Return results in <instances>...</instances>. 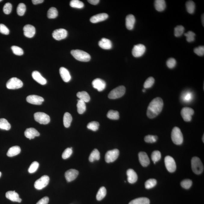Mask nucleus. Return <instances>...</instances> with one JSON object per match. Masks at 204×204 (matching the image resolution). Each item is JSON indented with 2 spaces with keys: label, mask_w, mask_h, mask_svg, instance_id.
<instances>
[{
  "label": "nucleus",
  "mask_w": 204,
  "mask_h": 204,
  "mask_svg": "<svg viewBox=\"0 0 204 204\" xmlns=\"http://www.w3.org/2000/svg\"><path fill=\"white\" fill-rule=\"evenodd\" d=\"M163 106V102L160 97H157L150 102L147 108V115L149 118H153L161 113Z\"/></svg>",
  "instance_id": "1"
},
{
  "label": "nucleus",
  "mask_w": 204,
  "mask_h": 204,
  "mask_svg": "<svg viewBox=\"0 0 204 204\" xmlns=\"http://www.w3.org/2000/svg\"><path fill=\"white\" fill-rule=\"evenodd\" d=\"M71 54L76 60L81 62H88L91 60V57L88 53L80 50H73Z\"/></svg>",
  "instance_id": "2"
},
{
  "label": "nucleus",
  "mask_w": 204,
  "mask_h": 204,
  "mask_svg": "<svg viewBox=\"0 0 204 204\" xmlns=\"http://www.w3.org/2000/svg\"><path fill=\"white\" fill-rule=\"evenodd\" d=\"M171 138L174 144L180 145L182 144L183 141V137L180 128L175 127L173 128L171 133Z\"/></svg>",
  "instance_id": "3"
},
{
  "label": "nucleus",
  "mask_w": 204,
  "mask_h": 204,
  "mask_svg": "<svg viewBox=\"0 0 204 204\" xmlns=\"http://www.w3.org/2000/svg\"><path fill=\"white\" fill-rule=\"evenodd\" d=\"M192 170L195 174L199 175L202 173L204 170L203 165L199 158L195 156L191 160Z\"/></svg>",
  "instance_id": "4"
},
{
  "label": "nucleus",
  "mask_w": 204,
  "mask_h": 204,
  "mask_svg": "<svg viewBox=\"0 0 204 204\" xmlns=\"http://www.w3.org/2000/svg\"><path fill=\"white\" fill-rule=\"evenodd\" d=\"M125 87L123 85H121L112 90L109 93L108 97L109 99H110L120 98L125 94Z\"/></svg>",
  "instance_id": "5"
},
{
  "label": "nucleus",
  "mask_w": 204,
  "mask_h": 204,
  "mask_svg": "<svg viewBox=\"0 0 204 204\" xmlns=\"http://www.w3.org/2000/svg\"><path fill=\"white\" fill-rule=\"evenodd\" d=\"M23 82L18 78L13 77L9 80L6 84L7 88L9 89H17L23 86Z\"/></svg>",
  "instance_id": "6"
},
{
  "label": "nucleus",
  "mask_w": 204,
  "mask_h": 204,
  "mask_svg": "<svg viewBox=\"0 0 204 204\" xmlns=\"http://www.w3.org/2000/svg\"><path fill=\"white\" fill-rule=\"evenodd\" d=\"M34 118L36 122L42 125H47L50 121V116L43 112H38L34 114Z\"/></svg>",
  "instance_id": "7"
},
{
  "label": "nucleus",
  "mask_w": 204,
  "mask_h": 204,
  "mask_svg": "<svg viewBox=\"0 0 204 204\" xmlns=\"http://www.w3.org/2000/svg\"><path fill=\"white\" fill-rule=\"evenodd\" d=\"M50 178L48 176L44 175L37 180L34 184L35 188L38 190H42L48 185L49 182Z\"/></svg>",
  "instance_id": "8"
},
{
  "label": "nucleus",
  "mask_w": 204,
  "mask_h": 204,
  "mask_svg": "<svg viewBox=\"0 0 204 204\" xmlns=\"http://www.w3.org/2000/svg\"><path fill=\"white\" fill-rule=\"evenodd\" d=\"M119 153V150L117 149L109 150L106 153L105 159L107 163L113 162L118 159Z\"/></svg>",
  "instance_id": "9"
},
{
  "label": "nucleus",
  "mask_w": 204,
  "mask_h": 204,
  "mask_svg": "<svg viewBox=\"0 0 204 204\" xmlns=\"http://www.w3.org/2000/svg\"><path fill=\"white\" fill-rule=\"evenodd\" d=\"M165 167L168 172H174L176 169V165L175 160L170 156H165Z\"/></svg>",
  "instance_id": "10"
},
{
  "label": "nucleus",
  "mask_w": 204,
  "mask_h": 204,
  "mask_svg": "<svg viewBox=\"0 0 204 204\" xmlns=\"http://www.w3.org/2000/svg\"><path fill=\"white\" fill-rule=\"evenodd\" d=\"M194 113V110L193 109L190 107H185L182 109L181 114L184 121L189 122L191 120L192 116Z\"/></svg>",
  "instance_id": "11"
},
{
  "label": "nucleus",
  "mask_w": 204,
  "mask_h": 204,
  "mask_svg": "<svg viewBox=\"0 0 204 204\" xmlns=\"http://www.w3.org/2000/svg\"><path fill=\"white\" fill-rule=\"evenodd\" d=\"M146 50L145 46L143 44H138L135 45L132 49V55L136 57H141L144 54Z\"/></svg>",
  "instance_id": "12"
},
{
  "label": "nucleus",
  "mask_w": 204,
  "mask_h": 204,
  "mask_svg": "<svg viewBox=\"0 0 204 204\" xmlns=\"http://www.w3.org/2000/svg\"><path fill=\"white\" fill-rule=\"evenodd\" d=\"M67 31L64 29H56L52 33V36L54 39L57 41L64 39L67 36Z\"/></svg>",
  "instance_id": "13"
},
{
  "label": "nucleus",
  "mask_w": 204,
  "mask_h": 204,
  "mask_svg": "<svg viewBox=\"0 0 204 204\" xmlns=\"http://www.w3.org/2000/svg\"><path fill=\"white\" fill-rule=\"evenodd\" d=\"M26 100L28 103L30 104L40 105L44 101V99L39 96L30 95L26 97Z\"/></svg>",
  "instance_id": "14"
},
{
  "label": "nucleus",
  "mask_w": 204,
  "mask_h": 204,
  "mask_svg": "<svg viewBox=\"0 0 204 204\" xmlns=\"http://www.w3.org/2000/svg\"><path fill=\"white\" fill-rule=\"evenodd\" d=\"M92 84L94 88L97 89L99 91H103L106 87V82L100 78H97L93 80Z\"/></svg>",
  "instance_id": "15"
},
{
  "label": "nucleus",
  "mask_w": 204,
  "mask_h": 204,
  "mask_svg": "<svg viewBox=\"0 0 204 204\" xmlns=\"http://www.w3.org/2000/svg\"><path fill=\"white\" fill-rule=\"evenodd\" d=\"M79 172L75 169H70L66 171L65 174V178L68 182L73 181L77 178Z\"/></svg>",
  "instance_id": "16"
},
{
  "label": "nucleus",
  "mask_w": 204,
  "mask_h": 204,
  "mask_svg": "<svg viewBox=\"0 0 204 204\" xmlns=\"http://www.w3.org/2000/svg\"><path fill=\"white\" fill-rule=\"evenodd\" d=\"M23 30L25 36L28 38L33 37L36 33L35 27L31 25H26L23 27Z\"/></svg>",
  "instance_id": "17"
},
{
  "label": "nucleus",
  "mask_w": 204,
  "mask_h": 204,
  "mask_svg": "<svg viewBox=\"0 0 204 204\" xmlns=\"http://www.w3.org/2000/svg\"><path fill=\"white\" fill-rule=\"evenodd\" d=\"M108 15L107 13H100L91 17L90 19V21L93 23H98L106 20L108 18Z\"/></svg>",
  "instance_id": "18"
},
{
  "label": "nucleus",
  "mask_w": 204,
  "mask_h": 204,
  "mask_svg": "<svg viewBox=\"0 0 204 204\" xmlns=\"http://www.w3.org/2000/svg\"><path fill=\"white\" fill-rule=\"evenodd\" d=\"M138 156L140 163L143 166L147 167L150 164V159L146 152H140L139 153Z\"/></svg>",
  "instance_id": "19"
},
{
  "label": "nucleus",
  "mask_w": 204,
  "mask_h": 204,
  "mask_svg": "<svg viewBox=\"0 0 204 204\" xmlns=\"http://www.w3.org/2000/svg\"><path fill=\"white\" fill-rule=\"evenodd\" d=\"M24 134L26 137L29 140L33 139L35 137H38L40 135L39 133L33 128H27L25 131Z\"/></svg>",
  "instance_id": "20"
},
{
  "label": "nucleus",
  "mask_w": 204,
  "mask_h": 204,
  "mask_svg": "<svg viewBox=\"0 0 204 204\" xmlns=\"http://www.w3.org/2000/svg\"><path fill=\"white\" fill-rule=\"evenodd\" d=\"M135 23V18L132 14H130L127 16L125 19V26L128 30H131L134 29Z\"/></svg>",
  "instance_id": "21"
},
{
  "label": "nucleus",
  "mask_w": 204,
  "mask_h": 204,
  "mask_svg": "<svg viewBox=\"0 0 204 204\" xmlns=\"http://www.w3.org/2000/svg\"><path fill=\"white\" fill-rule=\"evenodd\" d=\"M6 197L12 202H21L22 199L19 197V195L15 191H9L7 192Z\"/></svg>",
  "instance_id": "22"
},
{
  "label": "nucleus",
  "mask_w": 204,
  "mask_h": 204,
  "mask_svg": "<svg viewBox=\"0 0 204 204\" xmlns=\"http://www.w3.org/2000/svg\"><path fill=\"white\" fill-rule=\"evenodd\" d=\"M32 76L35 81L41 85H44L46 84L47 82L46 79L41 75L39 72L35 71L32 72Z\"/></svg>",
  "instance_id": "23"
},
{
  "label": "nucleus",
  "mask_w": 204,
  "mask_h": 204,
  "mask_svg": "<svg viewBox=\"0 0 204 204\" xmlns=\"http://www.w3.org/2000/svg\"><path fill=\"white\" fill-rule=\"evenodd\" d=\"M128 180V182L131 184L135 183L138 180V176L134 170L130 168L127 171Z\"/></svg>",
  "instance_id": "24"
},
{
  "label": "nucleus",
  "mask_w": 204,
  "mask_h": 204,
  "mask_svg": "<svg viewBox=\"0 0 204 204\" xmlns=\"http://www.w3.org/2000/svg\"><path fill=\"white\" fill-rule=\"evenodd\" d=\"M60 73L62 79L65 82H69L71 79V76L69 71L66 68L61 67L60 69Z\"/></svg>",
  "instance_id": "25"
},
{
  "label": "nucleus",
  "mask_w": 204,
  "mask_h": 204,
  "mask_svg": "<svg viewBox=\"0 0 204 204\" xmlns=\"http://www.w3.org/2000/svg\"><path fill=\"white\" fill-rule=\"evenodd\" d=\"M193 93L189 91H184L181 96L182 101L185 103H190L193 100Z\"/></svg>",
  "instance_id": "26"
},
{
  "label": "nucleus",
  "mask_w": 204,
  "mask_h": 204,
  "mask_svg": "<svg viewBox=\"0 0 204 204\" xmlns=\"http://www.w3.org/2000/svg\"><path fill=\"white\" fill-rule=\"evenodd\" d=\"M98 45L100 48L105 50L110 49L112 48V43L110 40L103 38L99 41Z\"/></svg>",
  "instance_id": "27"
},
{
  "label": "nucleus",
  "mask_w": 204,
  "mask_h": 204,
  "mask_svg": "<svg viewBox=\"0 0 204 204\" xmlns=\"http://www.w3.org/2000/svg\"><path fill=\"white\" fill-rule=\"evenodd\" d=\"M154 6L157 11L161 12L165 10L166 7V4L164 0H156L155 1Z\"/></svg>",
  "instance_id": "28"
},
{
  "label": "nucleus",
  "mask_w": 204,
  "mask_h": 204,
  "mask_svg": "<svg viewBox=\"0 0 204 204\" xmlns=\"http://www.w3.org/2000/svg\"><path fill=\"white\" fill-rule=\"evenodd\" d=\"M21 149L18 146H14L10 147L7 153V156L9 157L17 156L20 152Z\"/></svg>",
  "instance_id": "29"
},
{
  "label": "nucleus",
  "mask_w": 204,
  "mask_h": 204,
  "mask_svg": "<svg viewBox=\"0 0 204 204\" xmlns=\"http://www.w3.org/2000/svg\"><path fill=\"white\" fill-rule=\"evenodd\" d=\"M77 97L79 99V100H83L85 103H88L91 100L89 94L85 91L78 92L77 94Z\"/></svg>",
  "instance_id": "30"
},
{
  "label": "nucleus",
  "mask_w": 204,
  "mask_h": 204,
  "mask_svg": "<svg viewBox=\"0 0 204 204\" xmlns=\"http://www.w3.org/2000/svg\"><path fill=\"white\" fill-rule=\"evenodd\" d=\"M72 121V115L68 112L65 113L63 117V123L64 126L66 128L70 126Z\"/></svg>",
  "instance_id": "31"
},
{
  "label": "nucleus",
  "mask_w": 204,
  "mask_h": 204,
  "mask_svg": "<svg viewBox=\"0 0 204 204\" xmlns=\"http://www.w3.org/2000/svg\"><path fill=\"white\" fill-rule=\"evenodd\" d=\"M77 100L78 103L77 104V107L78 112L80 114H82L86 110V105H85V102L79 100V99Z\"/></svg>",
  "instance_id": "32"
},
{
  "label": "nucleus",
  "mask_w": 204,
  "mask_h": 204,
  "mask_svg": "<svg viewBox=\"0 0 204 204\" xmlns=\"http://www.w3.org/2000/svg\"><path fill=\"white\" fill-rule=\"evenodd\" d=\"M150 200L147 198L141 197L134 199L129 204H149Z\"/></svg>",
  "instance_id": "33"
},
{
  "label": "nucleus",
  "mask_w": 204,
  "mask_h": 204,
  "mask_svg": "<svg viewBox=\"0 0 204 204\" xmlns=\"http://www.w3.org/2000/svg\"><path fill=\"white\" fill-rule=\"evenodd\" d=\"M100 158V153L97 149H94L91 152L89 156V160L90 162H93L95 160H98Z\"/></svg>",
  "instance_id": "34"
},
{
  "label": "nucleus",
  "mask_w": 204,
  "mask_h": 204,
  "mask_svg": "<svg viewBox=\"0 0 204 204\" xmlns=\"http://www.w3.org/2000/svg\"><path fill=\"white\" fill-rule=\"evenodd\" d=\"M186 10L188 13L190 14H193L194 13L196 8V5L193 1H189L186 2Z\"/></svg>",
  "instance_id": "35"
},
{
  "label": "nucleus",
  "mask_w": 204,
  "mask_h": 204,
  "mask_svg": "<svg viewBox=\"0 0 204 204\" xmlns=\"http://www.w3.org/2000/svg\"><path fill=\"white\" fill-rule=\"evenodd\" d=\"M11 125L7 119L4 118L0 119V128L8 131L11 128Z\"/></svg>",
  "instance_id": "36"
},
{
  "label": "nucleus",
  "mask_w": 204,
  "mask_h": 204,
  "mask_svg": "<svg viewBox=\"0 0 204 204\" xmlns=\"http://www.w3.org/2000/svg\"><path fill=\"white\" fill-rule=\"evenodd\" d=\"M58 15V11L55 7H52L48 10L47 12V17L49 19L56 18Z\"/></svg>",
  "instance_id": "37"
},
{
  "label": "nucleus",
  "mask_w": 204,
  "mask_h": 204,
  "mask_svg": "<svg viewBox=\"0 0 204 204\" xmlns=\"http://www.w3.org/2000/svg\"><path fill=\"white\" fill-rule=\"evenodd\" d=\"M107 116L109 119L113 120H117L119 118V113L116 110H109L107 113Z\"/></svg>",
  "instance_id": "38"
},
{
  "label": "nucleus",
  "mask_w": 204,
  "mask_h": 204,
  "mask_svg": "<svg viewBox=\"0 0 204 204\" xmlns=\"http://www.w3.org/2000/svg\"><path fill=\"white\" fill-rule=\"evenodd\" d=\"M106 193H107V190L105 187H100L97 192V196H96L97 200L100 201L104 199L106 196Z\"/></svg>",
  "instance_id": "39"
},
{
  "label": "nucleus",
  "mask_w": 204,
  "mask_h": 204,
  "mask_svg": "<svg viewBox=\"0 0 204 204\" xmlns=\"http://www.w3.org/2000/svg\"><path fill=\"white\" fill-rule=\"evenodd\" d=\"M70 5L72 8H82L84 7L83 3L79 0H72L70 1Z\"/></svg>",
  "instance_id": "40"
},
{
  "label": "nucleus",
  "mask_w": 204,
  "mask_h": 204,
  "mask_svg": "<svg viewBox=\"0 0 204 204\" xmlns=\"http://www.w3.org/2000/svg\"><path fill=\"white\" fill-rule=\"evenodd\" d=\"M157 181L155 179H150L146 181L145 183V186L146 189H150L153 188L156 186Z\"/></svg>",
  "instance_id": "41"
},
{
  "label": "nucleus",
  "mask_w": 204,
  "mask_h": 204,
  "mask_svg": "<svg viewBox=\"0 0 204 204\" xmlns=\"http://www.w3.org/2000/svg\"><path fill=\"white\" fill-rule=\"evenodd\" d=\"M152 160L153 161L154 164L156 162L160 160L161 158L160 152L159 150H155L152 152L151 155Z\"/></svg>",
  "instance_id": "42"
},
{
  "label": "nucleus",
  "mask_w": 204,
  "mask_h": 204,
  "mask_svg": "<svg viewBox=\"0 0 204 204\" xmlns=\"http://www.w3.org/2000/svg\"><path fill=\"white\" fill-rule=\"evenodd\" d=\"M26 10V6L24 4L20 3L19 4L17 8V14L20 16H23Z\"/></svg>",
  "instance_id": "43"
},
{
  "label": "nucleus",
  "mask_w": 204,
  "mask_h": 204,
  "mask_svg": "<svg viewBox=\"0 0 204 204\" xmlns=\"http://www.w3.org/2000/svg\"><path fill=\"white\" fill-rule=\"evenodd\" d=\"M184 28L183 26H177L174 29V35L177 37L181 36L184 32Z\"/></svg>",
  "instance_id": "44"
},
{
  "label": "nucleus",
  "mask_w": 204,
  "mask_h": 204,
  "mask_svg": "<svg viewBox=\"0 0 204 204\" xmlns=\"http://www.w3.org/2000/svg\"><path fill=\"white\" fill-rule=\"evenodd\" d=\"M99 125H100V124L98 122L94 121V122H89L87 125V128L91 131H96L98 129Z\"/></svg>",
  "instance_id": "45"
},
{
  "label": "nucleus",
  "mask_w": 204,
  "mask_h": 204,
  "mask_svg": "<svg viewBox=\"0 0 204 204\" xmlns=\"http://www.w3.org/2000/svg\"><path fill=\"white\" fill-rule=\"evenodd\" d=\"M155 82L154 78L152 77H150L146 80L144 84V87L145 88H151L153 86Z\"/></svg>",
  "instance_id": "46"
},
{
  "label": "nucleus",
  "mask_w": 204,
  "mask_h": 204,
  "mask_svg": "<svg viewBox=\"0 0 204 204\" xmlns=\"http://www.w3.org/2000/svg\"><path fill=\"white\" fill-rule=\"evenodd\" d=\"M184 35L186 37V40L187 42H191L195 40L196 34L192 31H189L187 33H185Z\"/></svg>",
  "instance_id": "47"
},
{
  "label": "nucleus",
  "mask_w": 204,
  "mask_h": 204,
  "mask_svg": "<svg viewBox=\"0 0 204 204\" xmlns=\"http://www.w3.org/2000/svg\"><path fill=\"white\" fill-rule=\"evenodd\" d=\"M39 164L38 162H34L31 164L29 168V173L32 174L35 172L39 168Z\"/></svg>",
  "instance_id": "48"
},
{
  "label": "nucleus",
  "mask_w": 204,
  "mask_h": 204,
  "mask_svg": "<svg viewBox=\"0 0 204 204\" xmlns=\"http://www.w3.org/2000/svg\"><path fill=\"white\" fill-rule=\"evenodd\" d=\"M11 50L14 54L16 55L21 56L23 54V49L20 47L16 46H13L11 47Z\"/></svg>",
  "instance_id": "49"
},
{
  "label": "nucleus",
  "mask_w": 204,
  "mask_h": 204,
  "mask_svg": "<svg viewBox=\"0 0 204 204\" xmlns=\"http://www.w3.org/2000/svg\"><path fill=\"white\" fill-rule=\"evenodd\" d=\"M73 151H72V148H67L65 149L64 152H63L62 154V158L63 159H66L70 157L71 156Z\"/></svg>",
  "instance_id": "50"
},
{
  "label": "nucleus",
  "mask_w": 204,
  "mask_h": 204,
  "mask_svg": "<svg viewBox=\"0 0 204 204\" xmlns=\"http://www.w3.org/2000/svg\"><path fill=\"white\" fill-rule=\"evenodd\" d=\"M158 139V137L156 136L148 135L146 136L144 138V141L147 143H153L156 142Z\"/></svg>",
  "instance_id": "51"
},
{
  "label": "nucleus",
  "mask_w": 204,
  "mask_h": 204,
  "mask_svg": "<svg viewBox=\"0 0 204 204\" xmlns=\"http://www.w3.org/2000/svg\"><path fill=\"white\" fill-rule=\"evenodd\" d=\"M193 182L191 180L189 179H186L183 180L181 183V185L182 187L185 189H189L191 187Z\"/></svg>",
  "instance_id": "52"
},
{
  "label": "nucleus",
  "mask_w": 204,
  "mask_h": 204,
  "mask_svg": "<svg viewBox=\"0 0 204 204\" xmlns=\"http://www.w3.org/2000/svg\"><path fill=\"white\" fill-rule=\"evenodd\" d=\"M166 65L169 69H173L176 65V60L173 58H170L167 60Z\"/></svg>",
  "instance_id": "53"
},
{
  "label": "nucleus",
  "mask_w": 204,
  "mask_h": 204,
  "mask_svg": "<svg viewBox=\"0 0 204 204\" xmlns=\"http://www.w3.org/2000/svg\"><path fill=\"white\" fill-rule=\"evenodd\" d=\"M194 52L198 56H203L204 54V47L203 46H200L196 47L194 49Z\"/></svg>",
  "instance_id": "54"
},
{
  "label": "nucleus",
  "mask_w": 204,
  "mask_h": 204,
  "mask_svg": "<svg viewBox=\"0 0 204 204\" xmlns=\"http://www.w3.org/2000/svg\"><path fill=\"white\" fill-rule=\"evenodd\" d=\"M12 6L10 3H7L4 5L3 8L4 12L5 14H8L11 12Z\"/></svg>",
  "instance_id": "55"
},
{
  "label": "nucleus",
  "mask_w": 204,
  "mask_h": 204,
  "mask_svg": "<svg viewBox=\"0 0 204 204\" xmlns=\"http://www.w3.org/2000/svg\"><path fill=\"white\" fill-rule=\"evenodd\" d=\"M0 32L4 35H8L10 31L8 28L3 24H0Z\"/></svg>",
  "instance_id": "56"
},
{
  "label": "nucleus",
  "mask_w": 204,
  "mask_h": 204,
  "mask_svg": "<svg viewBox=\"0 0 204 204\" xmlns=\"http://www.w3.org/2000/svg\"><path fill=\"white\" fill-rule=\"evenodd\" d=\"M49 202V198L47 196H45L37 202L36 204H48Z\"/></svg>",
  "instance_id": "57"
},
{
  "label": "nucleus",
  "mask_w": 204,
  "mask_h": 204,
  "mask_svg": "<svg viewBox=\"0 0 204 204\" xmlns=\"http://www.w3.org/2000/svg\"><path fill=\"white\" fill-rule=\"evenodd\" d=\"M88 2L92 5H96L99 3L100 1L99 0H88Z\"/></svg>",
  "instance_id": "58"
},
{
  "label": "nucleus",
  "mask_w": 204,
  "mask_h": 204,
  "mask_svg": "<svg viewBox=\"0 0 204 204\" xmlns=\"http://www.w3.org/2000/svg\"><path fill=\"white\" fill-rule=\"evenodd\" d=\"M44 1L43 0H32V4L34 5L42 3Z\"/></svg>",
  "instance_id": "59"
},
{
  "label": "nucleus",
  "mask_w": 204,
  "mask_h": 204,
  "mask_svg": "<svg viewBox=\"0 0 204 204\" xmlns=\"http://www.w3.org/2000/svg\"><path fill=\"white\" fill-rule=\"evenodd\" d=\"M204 14H202V26H204Z\"/></svg>",
  "instance_id": "60"
},
{
  "label": "nucleus",
  "mask_w": 204,
  "mask_h": 204,
  "mask_svg": "<svg viewBox=\"0 0 204 204\" xmlns=\"http://www.w3.org/2000/svg\"><path fill=\"white\" fill-rule=\"evenodd\" d=\"M204 135L203 134V137H202V141H203V143L204 142Z\"/></svg>",
  "instance_id": "61"
},
{
  "label": "nucleus",
  "mask_w": 204,
  "mask_h": 204,
  "mask_svg": "<svg viewBox=\"0 0 204 204\" xmlns=\"http://www.w3.org/2000/svg\"><path fill=\"white\" fill-rule=\"evenodd\" d=\"M143 92H145V91H146L145 89H143Z\"/></svg>",
  "instance_id": "62"
},
{
  "label": "nucleus",
  "mask_w": 204,
  "mask_h": 204,
  "mask_svg": "<svg viewBox=\"0 0 204 204\" xmlns=\"http://www.w3.org/2000/svg\"><path fill=\"white\" fill-rule=\"evenodd\" d=\"M1 175H2V173H1V172H0V177H1Z\"/></svg>",
  "instance_id": "63"
},
{
  "label": "nucleus",
  "mask_w": 204,
  "mask_h": 204,
  "mask_svg": "<svg viewBox=\"0 0 204 204\" xmlns=\"http://www.w3.org/2000/svg\"><path fill=\"white\" fill-rule=\"evenodd\" d=\"M2 0H0V2H1V1H2Z\"/></svg>",
  "instance_id": "64"
}]
</instances>
